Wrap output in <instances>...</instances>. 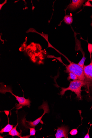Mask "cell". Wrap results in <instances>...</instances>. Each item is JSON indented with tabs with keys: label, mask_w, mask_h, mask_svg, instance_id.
Segmentation results:
<instances>
[{
	"label": "cell",
	"mask_w": 92,
	"mask_h": 138,
	"mask_svg": "<svg viewBox=\"0 0 92 138\" xmlns=\"http://www.w3.org/2000/svg\"><path fill=\"white\" fill-rule=\"evenodd\" d=\"M84 85V81H80L79 79L71 81L69 86L66 88H61L62 91L60 92V95L62 96L65 94L67 91L70 90L75 93L76 95V98L79 100L82 99L81 93L82 90V88Z\"/></svg>",
	"instance_id": "6da1fadb"
},
{
	"label": "cell",
	"mask_w": 92,
	"mask_h": 138,
	"mask_svg": "<svg viewBox=\"0 0 92 138\" xmlns=\"http://www.w3.org/2000/svg\"><path fill=\"white\" fill-rule=\"evenodd\" d=\"M1 90L0 92L2 94H5L6 93L8 92L12 94L13 96H15L19 103V104L17 105L18 108H22V107L26 106L28 107L29 108L30 106L31 101L29 99H26L24 97H19L17 96L14 94L12 92V89L10 87L4 85L3 84L1 83Z\"/></svg>",
	"instance_id": "7a4b0ae2"
},
{
	"label": "cell",
	"mask_w": 92,
	"mask_h": 138,
	"mask_svg": "<svg viewBox=\"0 0 92 138\" xmlns=\"http://www.w3.org/2000/svg\"><path fill=\"white\" fill-rule=\"evenodd\" d=\"M91 62L90 64L84 65L83 67V71L85 77L83 87L86 89V92L88 93L90 92V89L92 88V61L91 55H90Z\"/></svg>",
	"instance_id": "3957f363"
},
{
	"label": "cell",
	"mask_w": 92,
	"mask_h": 138,
	"mask_svg": "<svg viewBox=\"0 0 92 138\" xmlns=\"http://www.w3.org/2000/svg\"><path fill=\"white\" fill-rule=\"evenodd\" d=\"M67 73L72 72L77 76L78 79L80 81H84L85 79L83 68L79 64L70 62L66 68Z\"/></svg>",
	"instance_id": "277c9868"
},
{
	"label": "cell",
	"mask_w": 92,
	"mask_h": 138,
	"mask_svg": "<svg viewBox=\"0 0 92 138\" xmlns=\"http://www.w3.org/2000/svg\"><path fill=\"white\" fill-rule=\"evenodd\" d=\"M39 109H42L43 110L44 113L42 115L33 122H32L31 121H27L26 120L25 118H24L22 120V122H22L23 125L26 124L28 125L31 127H35L40 122L44 115L46 114L49 113L50 112V110L48 103L47 102L45 101L43 102L42 104L39 107Z\"/></svg>",
	"instance_id": "5b68a950"
},
{
	"label": "cell",
	"mask_w": 92,
	"mask_h": 138,
	"mask_svg": "<svg viewBox=\"0 0 92 138\" xmlns=\"http://www.w3.org/2000/svg\"><path fill=\"white\" fill-rule=\"evenodd\" d=\"M69 129L68 126H62L58 127L56 133L55 134L56 138H68V134Z\"/></svg>",
	"instance_id": "8992f818"
},
{
	"label": "cell",
	"mask_w": 92,
	"mask_h": 138,
	"mask_svg": "<svg viewBox=\"0 0 92 138\" xmlns=\"http://www.w3.org/2000/svg\"><path fill=\"white\" fill-rule=\"evenodd\" d=\"M85 1L82 0H72L71 3L69 6L68 8L71 10H76L81 6Z\"/></svg>",
	"instance_id": "52a82bcc"
},
{
	"label": "cell",
	"mask_w": 92,
	"mask_h": 138,
	"mask_svg": "<svg viewBox=\"0 0 92 138\" xmlns=\"http://www.w3.org/2000/svg\"><path fill=\"white\" fill-rule=\"evenodd\" d=\"M18 124V123L9 132V135L13 137L14 136H18L22 138L20 134L16 130Z\"/></svg>",
	"instance_id": "ba28073f"
},
{
	"label": "cell",
	"mask_w": 92,
	"mask_h": 138,
	"mask_svg": "<svg viewBox=\"0 0 92 138\" xmlns=\"http://www.w3.org/2000/svg\"><path fill=\"white\" fill-rule=\"evenodd\" d=\"M13 125H10L8 122V124L5 127L2 129L0 131V133L2 134L6 132H9L13 129Z\"/></svg>",
	"instance_id": "9c48e42d"
},
{
	"label": "cell",
	"mask_w": 92,
	"mask_h": 138,
	"mask_svg": "<svg viewBox=\"0 0 92 138\" xmlns=\"http://www.w3.org/2000/svg\"><path fill=\"white\" fill-rule=\"evenodd\" d=\"M64 21L67 24H70L73 22V18L70 15H66L64 18Z\"/></svg>",
	"instance_id": "30bf717a"
},
{
	"label": "cell",
	"mask_w": 92,
	"mask_h": 138,
	"mask_svg": "<svg viewBox=\"0 0 92 138\" xmlns=\"http://www.w3.org/2000/svg\"><path fill=\"white\" fill-rule=\"evenodd\" d=\"M70 79L75 80H78V79L76 74L72 72H69V76L68 77L67 80L68 81H69Z\"/></svg>",
	"instance_id": "8fae6325"
},
{
	"label": "cell",
	"mask_w": 92,
	"mask_h": 138,
	"mask_svg": "<svg viewBox=\"0 0 92 138\" xmlns=\"http://www.w3.org/2000/svg\"><path fill=\"white\" fill-rule=\"evenodd\" d=\"M30 129V136H34L36 133V131L34 127H29Z\"/></svg>",
	"instance_id": "7c38bea8"
},
{
	"label": "cell",
	"mask_w": 92,
	"mask_h": 138,
	"mask_svg": "<svg viewBox=\"0 0 92 138\" xmlns=\"http://www.w3.org/2000/svg\"><path fill=\"white\" fill-rule=\"evenodd\" d=\"M78 133V132L77 129H72L70 132L69 133L71 135L74 136L77 135Z\"/></svg>",
	"instance_id": "4fadbf2b"
},
{
	"label": "cell",
	"mask_w": 92,
	"mask_h": 138,
	"mask_svg": "<svg viewBox=\"0 0 92 138\" xmlns=\"http://www.w3.org/2000/svg\"><path fill=\"white\" fill-rule=\"evenodd\" d=\"M91 126L90 125V128H89V129H88V132L85 135V136L84 137V138H90V136H89V130L90 129Z\"/></svg>",
	"instance_id": "5bb4252c"
},
{
	"label": "cell",
	"mask_w": 92,
	"mask_h": 138,
	"mask_svg": "<svg viewBox=\"0 0 92 138\" xmlns=\"http://www.w3.org/2000/svg\"><path fill=\"white\" fill-rule=\"evenodd\" d=\"M6 2H7V1H5L4 3H3V4H1V8L2 7L3 5L5 4V3H6Z\"/></svg>",
	"instance_id": "9a60e30c"
},
{
	"label": "cell",
	"mask_w": 92,
	"mask_h": 138,
	"mask_svg": "<svg viewBox=\"0 0 92 138\" xmlns=\"http://www.w3.org/2000/svg\"><path fill=\"white\" fill-rule=\"evenodd\" d=\"M91 1V2H92V0H91V1ZM91 18L92 19V15L91 16ZM91 26L92 27V21L91 23Z\"/></svg>",
	"instance_id": "2e32d148"
},
{
	"label": "cell",
	"mask_w": 92,
	"mask_h": 138,
	"mask_svg": "<svg viewBox=\"0 0 92 138\" xmlns=\"http://www.w3.org/2000/svg\"><path fill=\"white\" fill-rule=\"evenodd\" d=\"M92 106H91V108L90 109V110H91L92 109Z\"/></svg>",
	"instance_id": "e0dca14e"
}]
</instances>
